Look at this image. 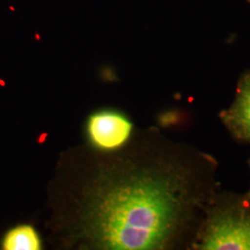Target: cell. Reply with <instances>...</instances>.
Here are the masks:
<instances>
[{
	"label": "cell",
	"instance_id": "obj_5",
	"mask_svg": "<svg viewBox=\"0 0 250 250\" xmlns=\"http://www.w3.org/2000/svg\"><path fill=\"white\" fill-rule=\"evenodd\" d=\"M41 248L38 233L33 226L28 224L10 229L1 242V249L4 250H39Z\"/></svg>",
	"mask_w": 250,
	"mask_h": 250
},
{
	"label": "cell",
	"instance_id": "obj_3",
	"mask_svg": "<svg viewBox=\"0 0 250 250\" xmlns=\"http://www.w3.org/2000/svg\"><path fill=\"white\" fill-rule=\"evenodd\" d=\"M132 123L116 111L102 110L91 115L87 122L90 141L103 150H114L122 147L130 138Z\"/></svg>",
	"mask_w": 250,
	"mask_h": 250
},
{
	"label": "cell",
	"instance_id": "obj_7",
	"mask_svg": "<svg viewBox=\"0 0 250 250\" xmlns=\"http://www.w3.org/2000/svg\"><path fill=\"white\" fill-rule=\"evenodd\" d=\"M249 1H250V0H249Z\"/></svg>",
	"mask_w": 250,
	"mask_h": 250
},
{
	"label": "cell",
	"instance_id": "obj_2",
	"mask_svg": "<svg viewBox=\"0 0 250 250\" xmlns=\"http://www.w3.org/2000/svg\"><path fill=\"white\" fill-rule=\"evenodd\" d=\"M195 250H250V194L219 192L208 210Z\"/></svg>",
	"mask_w": 250,
	"mask_h": 250
},
{
	"label": "cell",
	"instance_id": "obj_6",
	"mask_svg": "<svg viewBox=\"0 0 250 250\" xmlns=\"http://www.w3.org/2000/svg\"><path fill=\"white\" fill-rule=\"evenodd\" d=\"M249 166H250V161H249ZM249 193H250V191H249Z\"/></svg>",
	"mask_w": 250,
	"mask_h": 250
},
{
	"label": "cell",
	"instance_id": "obj_4",
	"mask_svg": "<svg viewBox=\"0 0 250 250\" xmlns=\"http://www.w3.org/2000/svg\"><path fill=\"white\" fill-rule=\"evenodd\" d=\"M220 119L236 142L250 146V70L242 75L233 102L220 112Z\"/></svg>",
	"mask_w": 250,
	"mask_h": 250
},
{
	"label": "cell",
	"instance_id": "obj_1",
	"mask_svg": "<svg viewBox=\"0 0 250 250\" xmlns=\"http://www.w3.org/2000/svg\"><path fill=\"white\" fill-rule=\"evenodd\" d=\"M119 165L84 199L85 237L107 250H194L221 191L214 158L150 133Z\"/></svg>",
	"mask_w": 250,
	"mask_h": 250
}]
</instances>
